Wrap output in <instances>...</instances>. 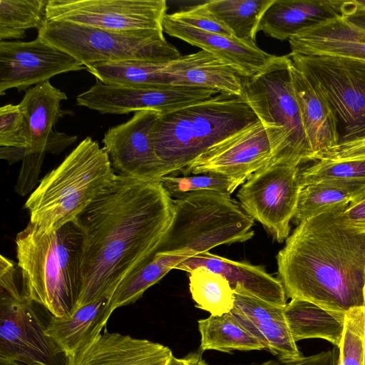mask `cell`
<instances>
[{"instance_id": "obj_1", "label": "cell", "mask_w": 365, "mask_h": 365, "mask_svg": "<svg viewBox=\"0 0 365 365\" xmlns=\"http://www.w3.org/2000/svg\"><path fill=\"white\" fill-rule=\"evenodd\" d=\"M173 214V199L160 181L116 174L73 222L83 235L76 308L113 293L148 260L162 242Z\"/></svg>"}, {"instance_id": "obj_2", "label": "cell", "mask_w": 365, "mask_h": 365, "mask_svg": "<svg viewBox=\"0 0 365 365\" xmlns=\"http://www.w3.org/2000/svg\"><path fill=\"white\" fill-rule=\"evenodd\" d=\"M339 212L299 223L277 254V274L287 297L346 314L365 307V234L343 225Z\"/></svg>"}, {"instance_id": "obj_3", "label": "cell", "mask_w": 365, "mask_h": 365, "mask_svg": "<svg viewBox=\"0 0 365 365\" xmlns=\"http://www.w3.org/2000/svg\"><path fill=\"white\" fill-rule=\"evenodd\" d=\"M26 297L63 317L76 308L81 290L83 235L71 222L43 233L31 222L16 237Z\"/></svg>"}, {"instance_id": "obj_4", "label": "cell", "mask_w": 365, "mask_h": 365, "mask_svg": "<svg viewBox=\"0 0 365 365\" xmlns=\"http://www.w3.org/2000/svg\"><path fill=\"white\" fill-rule=\"evenodd\" d=\"M257 120L242 96L224 93L160 114L153 139L165 175L183 174L207 149Z\"/></svg>"}, {"instance_id": "obj_5", "label": "cell", "mask_w": 365, "mask_h": 365, "mask_svg": "<svg viewBox=\"0 0 365 365\" xmlns=\"http://www.w3.org/2000/svg\"><path fill=\"white\" fill-rule=\"evenodd\" d=\"M115 175L104 148L86 137L29 197V222L43 233L73 222Z\"/></svg>"}, {"instance_id": "obj_6", "label": "cell", "mask_w": 365, "mask_h": 365, "mask_svg": "<svg viewBox=\"0 0 365 365\" xmlns=\"http://www.w3.org/2000/svg\"><path fill=\"white\" fill-rule=\"evenodd\" d=\"M292 63L289 54L274 56L261 71L244 77L242 97L267 133L271 148L267 163L280 161L299 166L313 161L314 153L294 91Z\"/></svg>"}, {"instance_id": "obj_7", "label": "cell", "mask_w": 365, "mask_h": 365, "mask_svg": "<svg viewBox=\"0 0 365 365\" xmlns=\"http://www.w3.org/2000/svg\"><path fill=\"white\" fill-rule=\"evenodd\" d=\"M173 207L172 222L156 252L194 256L221 245L244 242L255 235V220L230 195L190 192L173 199Z\"/></svg>"}, {"instance_id": "obj_8", "label": "cell", "mask_w": 365, "mask_h": 365, "mask_svg": "<svg viewBox=\"0 0 365 365\" xmlns=\"http://www.w3.org/2000/svg\"><path fill=\"white\" fill-rule=\"evenodd\" d=\"M38 36L72 56L85 68L109 62L167 63L181 56L162 30L114 31L46 19Z\"/></svg>"}, {"instance_id": "obj_9", "label": "cell", "mask_w": 365, "mask_h": 365, "mask_svg": "<svg viewBox=\"0 0 365 365\" xmlns=\"http://www.w3.org/2000/svg\"><path fill=\"white\" fill-rule=\"evenodd\" d=\"M289 56L333 111L339 143L365 138V61L292 53Z\"/></svg>"}, {"instance_id": "obj_10", "label": "cell", "mask_w": 365, "mask_h": 365, "mask_svg": "<svg viewBox=\"0 0 365 365\" xmlns=\"http://www.w3.org/2000/svg\"><path fill=\"white\" fill-rule=\"evenodd\" d=\"M51 316L31 299L1 292L0 365H67L68 357L46 334Z\"/></svg>"}, {"instance_id": "obj_11", "label": "cell", "mask_w": 365, "mask_h": 365, "mask_svg": "<svg viewBox=\"0 0 365 365\" xmlns=\"http://www.w3.org/2000/svg\"><path fill=\"white\" fill-rule=\"evenodd\" d=\"M299 172L294 164L267 163L250 175L237 193L245 212L279 243L289 236L302 189Z\"/></svg>"}, {"instance_id": "obj_12", "label": "cell", "mask_w": 365, "mask_h": 365, "mask_svg": "<svg viewBox=\"0 0 365 365\" xmlns=\"http://www.w3.org/2000/svg\"><path fill=\"white\" fill-rule=\"evenodd\" d=\"M165 0H48L46 19L114 31L162 30Z\"/></svg>"}, {"instance_id": "obj_13", "label": "cell", "mask_w": 365, "mask_h": 365, "mask_svg": "<svg viewBox=\"0 0 365 365\" xmlns=\"http://www.w3.org/2000/svg\"><path fill=\"white\" fill-rule=\"evenodd\" d=\"M207 88L165 84L154 86L108 85L97 80L76 97V104L101 114H127L143 110L169 113L218 94Z\"/></svg>"}, {"instance_id": "obj_14", "label": "cell", "mask_w": 365, "mask_h": 365, "mask_svg": "<svg viewBox=\"0 0 365 365\" xmlns=\"http://www.w3.org/2000/svg\"><path fill=\"white\" fill-rule=\"evenodd\" d=\"M159 115L153 110L135 111L130 120L105 133L103 148L118 175L148 181L165 176L153 139Z\"/></svg>"}, {"instance_id": "obj_15", "label": "cell", "mask_w": 365, "mask_h": 365, "mask_svg": "<svg viewBox=\"0 0 365 365\" xmlns=\"http://www.w3.org/2000/svg\"><path fill=\"white\" fill-rule=\"evenodd\" d=\"M85 69L78 60L39 36L31 41H0V95L25 91L52 77Z\"/></svg>"}, {"instance_id": "obj_16", "label": "cell", "mask_w": 365, "mask_h": 365, "mask_svg": "<svg viewBox=\"0 0 365 365\" xmlns=\"http://www.w3.org/2000/svg\"><path fill=\"white\" fill-rule=\"evenodd\" d=\"M270 153L267 133L257 120L207 149L182 175L215 173L242 185L269 161Z\"/></svg>"}, {"instance_id": "obj_17", "label": "cell", "mask_w": 365, "mask_h": 365, "mask_svg": "<svg viewBox=\"0 0 365 365\" xmlns=\"http://www.w3.org/2000/svg\"><path fill=\"white\" fill-rule=\"evenodd\" d=\"M235 304L230 312L237 320L280 362L303 356L298 349L284 309L263 300L240 286L234 289Z\"/></svg>"}, {"instance_id": "obj_18", "label": "cell", "mask_w": 365, "mask_h": 365, "mask_svg": "<svg viewBox=\"0 0 365 365\" xmlns=\"http://www.w3.org/2000/svg\"><path fill=\"white\" fill-rule=\"evenodd\" d=\"M66 94L48 81L28 89L19 104L23 111L29 130L26 155H58L73 144L76 135L55 131L53 126L63 115L60 103Z\"/></svg>"}, {"instance_id": "obj_19", "label": "cell", "mask_w": 365, "mask_h": 365, "mask_svg": "<svg viewBox=\"0 0 365 365\" xmlns=\"http://www.w3.org/2000/svg\"><path fill=\"white\" fill-rule=\"evenodd\" d=\"M173 355L161 344L105 331L69 356L67 365H167Z\"/></svg>"}, {"instance_id": "obj_20", "label": "cell", "mask_w": 365, "mask_h": 365, "mask_svg": "<svg viewBox=\"0 0 365 365\" xmlns=\"http://www.w3.org/2000/svg\"><path fill=\"white\" fill-rule=\"evenodd\" d=\"M163 31L225 61L244 77L261 71L274 56L259 48L255 41L199 30L173 19L169 14L164 17Z\"/></svg>"}, {"instance_id": "obj_21", "label": "cell", "mask_w": 365, "mask_h": 365, "mask_svg": "<svg viewBox=\"0 0 365 365\" xmlns=\"http://www.w3.org/2000/svg\"><path fill=\"white\" fill-rule=\"evenodd\" d=\"M343 0H274L265 11L257 31L279 41L342 17Z\"/></svg>"}, {"instance_id": "obj_22", "label": "cell", "mask_w": 365, "mask_h": 365, "mask_svg": "<svg viewBox=\"0 0 365 365\" xmlns=\"http://www.w3.org/2000/svg\"><path fill=\"white\" fill-rule=\"evenodd\" d=\"M164 73L170 84L242 96L244 76L228 63L202 50L167 63Z\"/></svg>"}, {"instance_id": "obj_23", "label": "cell", "mask_w": 365, "mask_h": 365, "mask_svg": "<svg viewBox=\"0 0 365 365\" xmlns=\"http://www.w3.org/2000/svg\"><path fill=\"white\" fill-rule=\"evenodd\" d=\"M200 267L221 274L232 289L239 285L268 302L281 307L287 304V295L279 279L267 273L260 265L233 261L207 252L188 257L175 269L190 272Z\"/></svg>"}, {"instance_id": "obj_24", "label": "cell", "mask_w": 365, "mask_h": 365, "mask_svg": "<svg viewBox=\"0 0 365 365\" xmlns=\"http://www.w3.org/2000/svg\"><path fill=\"white\" fill-rule=\"evenodd\" d=\"M292 53L329 55L365 61V31L342 17L304 30L289 39Z\"/></svg>"}, {"instance_id": "obj_25", "label": "cell", "mask_w": 365, "mask_h": 365, "mask_svg": "<svg viewBox=\"0 0 365 365\" xmlns=\"http://www.w3.org/2000/svg\"><path fill=\"white\" fill-rule=\"evenodd\" d=\"M290 71L302 122L314 161L317 155L339 143L337 121L325 99L292 63Z\"/></svg>"}, {"instance_id": "obj_26", "label": "cell", "mask_w": 365, "mask_h": 365, "mask_svg": "<svg viewBox=\"0 0 365 365\" xmlns=\"http://www.w3.org/2000/svg\"><path fill=\"white\" fill-rule=\"evenodd\" d=\"M113 293L76 308L71 314L51 316L46 334L68 357L94 340L105 327L115 310L111 304Z\"/></svg>"}, {"instance_id": "obj_27", "label": "cell", "mask_w": 365, "mask_h": 365, "mask_svg": "<svg viewBox=\"0 0 365 365\" xmlns=\"http://www.w3.org/2000/svg\"><path fill=\"white\" fill-rule=\"evenodd\" d=\"M284 313L296 342L319 338L328 341L337 348L340 346L346 314L330 312L297 299L287 303Z\"/></svg>"}, {"instance_id": "obj_28", "label": "cell", "mask_w": 365, "mask_h": 365, "mask_svg": "<svg viewBox=\"0 0 365 365\" xmlns=\"http://www.w3.org/2000/svg\"><path fill=\"white\" fill-rule=\"evenodd\" d=\"M188 252H156L139 268L125 278L111 296L114 309L133 304L167 273L188 257Z\"/></svg>"}, {"instance_id": "obj_29", "label": "cell", "mask_w": 365, "mask_h": 365, "mask_svg": "<svg viewBox=\"0 0 365 365\" xmlns=\"http://www.w3.org/2000/svg\"><path fill=\"white\" fill-rule=\"evenodd\" d=\"M201 351L216 350L230 353L234 350H262L264 346L232 314L210 315L197 322Z\"/></svg>"}, {"instance_id": "obj_30", "label": "cell", "mask_w": 365, "mask_h": 365, "mask_svg": "<svg viewBox=\"0 0 365 365\" xmlns=\"http://www.w3.org/2000/svg\"><path fill=\"white\" fill-rule=\"evenodd\" d=\"M274 0H211L204 6L232 32L234 37L255 41L258 25Z\"/></svg>"}, {"instance_id": "obj_31", "label": "cell", "mask_w": 365, "mask_h": 365, "mask_svg": "<svg viewBox=\"0 0 365 365\" xmlns=\"http://www.w3.org/2000/svg\"><path fill=\"white\" fill-rule=\"evenodd\" d=\"M299 180L302 187L323 182L350 190L358 195L359 201L365 198V158L316 160L300 170Z\"/></svg>"}, {"instance_id": "obj_32", "label": "cell", "mask_w": 365, "mask_h": 365, "mask_svg": "<svg viewBox=\"0 0 365 365\" xmlns=\"http://www.w3.org/2000/svg\"><path fill=\"white\" fill-rule=\"evenodd\" d=\"M189 288L195 306L210 315L221 316L234 307L235 293L228 281L205 267L189 272Z\"/></svg>"}, {"instance_id": "obj_33", "label": "cell", "mask_w": 365, "mask_h": 365, "mask_svg": "<svg viewBox=\"0 0 365 365\" xmlns=\"http://www.w3.org/2000/svg\"><path fill=\"white\" fill-rule=\"evenodd\" d=\"M359 196L353 191L331 184L317 182L302 187L294 219L299 223L327 212L344 211Z\"/></svg>"}, {"instance_id": "obj_34", "label": "cell", "mask_w": 365, "mask_h": 365, "mask_svg": "<svg viewBox=\"0 0 365 365\" xmlns=\"http://www.w3.org/2000/svg\"><path fill=\"white\" fill-rule=\"evenodd\" d=\"M48 1L0 0V41L22 38L28 29H41Z\"/></svg>"}, {"instance_id": "obj_35", "label": "cell", "mask_w": 365, "mask_h": 365, "mask_svg": "<svg viewBox=\"0 0 365 365\" xmlns=\"http://www.w3.org/2000/svg\"><path fill=\"white\" fill-rule=\"evenodd\" d=\"M338 365H365V307L345 314Z\"/></svg>"}, {"instance_id": "obj_36", "label": "cell", "mask_w": 365, "mask_h": 365, "mask_svg": "<svg viewBox=\"0 0 365 365\" xmlns=\"http://www.w3.org/2000/svg\"><path fill=\"white\" fill-rule=\"evenodd\" d=\"M160 182L172 198L200 190H212L231 195L239 185H241L234 179L215 173L182 177L165 175Z\"/></svg>"}, {"instance_id": "obj_37", "label": "cell", "mask_w": 365, "mask_h": 365, "mask_svg": "<svg viewBox=\"0 0 365 365\" xmlns=\"http://www.w3.org/2000/svg\"><path fill=\"white\" fill-rule=\"evenodd\" d=\"M29 130L19 105L7 104L0 108V146L27 148Z\"/></svg>"}, {"instance_id": "obj_38", "label": "cell", "mask_w": 365, "mask_h": 365, "mask_svg": "<svg viewBox=\"0 0 365 365\" xmlns=\"http://www.w3.org/2000/svg\"><path fill=\"white\" fill-rule=\"evenodd\" d=\"M169 16L178 22L199 30L234 37L228 28L210 12L203 4L178 11Z\"/></svg>"}, {"instance_id": "obj_39", "label": "cell", "mask_w": 365, "mask_h": 365, "mask_svg": "<svg viewBox=\"0 0 365 365\" xmlns=\"http://www.w3.org/2000/svg\"><path fill=\"white\" fill-rule=\"evenodd\" d=\"M14 262L6 257H0L1 292L19 301L29 299L26 297L20 269L17 270Z\"/></svg>"}, {"instance_id": "obj_40", "label": "cell", "mask_w": 365, "mask_h": 365, "mask_svg": "<svg viewBox=\"0 0 365 365\" xmlns=\"http://www.w3.org/2000/svg\"><path fill=\"white\" fill-rule=\"evenodd\" d=\"M45 155H27L22 160L15 190L21 196L29 193L36 186Z\"/></svg>"}, {"instance_id": "obj_41", "label": "cell", "mask_w": 365, "mask_h": 365, "mask_svg": "<svg viewBox=\"0 0 365 365\" xmlns=\"http://www.w3.org/2000/svg\"><path fill=\"white\" fill-rule=\"evenodd\" d=\"M365 158V138L340 143L337 145L317 155L318 160H344Z\"/></svg>"}, {"instance_id": "obj_42", "label": "cell", "mask_w": 365, "mask_h": 365, "mask_svg": "<svg viewBox=\"0 0 365 365\" xmlns=\"http://www.w3.org/2000/svg\"><path fill=\"white\" fill-rule=\"evenodd\" d=\"M339 221L346 227L365 234V198L351 203L338 215Z\"/></svg>"}, {"instance_id": "obj_43", "label": "cell", "mask_w": 365, "mask_h": 365, "mask_svg": "<svg viewBox=\"0 0 365 365\" xmlns=\"http://www.w3.org/2000/svg\"><path fill=\"white\" fill-rule=\"evenodd\" d=\"M339 356V349L334 346L327 351L309 356H302L281 363L283 365H338Z\"/></svg>"}, {"instance_id": "obj_44", "label": "cell", "mask_w": 365, "mask_h": 365, "mask_svg": "<svg viewBox=\"0 0 365 365\" xmlns=\"http://www.w3.org/2000/svg\"><path fill=\"white\" fill-rule=\"evenodd\" d=\"M342 19L349 24L365 31V9L356 6L353 1H344Z\"/></svg>"}, {"instance_id": "obj_45", "label": "cell", "mask_w": 365, "mask_h": 365, "mask_svg": "<svg viewBox=\"0 0 365 365\" xmlns=\"http://www.w3.org/2000/svg\"><path fill=\"white\" fill-rule=\"evenodd\" d=\"M26 155V148L0 146V158L6 160L9 165L23 160Z\"/></svg>"}, {"instance_id": "obj_46", "label": "cell", "mask_w": 365, "mask_h": 365, "mask_svg": "<svg viewBox=\"0 0 365 365\" xmlns=\"http://www.w3.org/2000/svg\"><path fill=\"white\" fill-rule=\"evenodd\" d=\"M167 365H207L202 359L201 353H190L182 358H177L173 355Z\"/></svg>"}, {"instance_id": "obj_47", "label": "cell", "mask_w": 365, "mask_h": 365, "mask_svg": "<svg viewBox=\"0 0 365 365\" xmlns=\"http://www.w3.org/2000/svg\"><path fill=\"white\" fill-rule=\"evenodd\" d=\"M353 1L356 6L365 9V0H354Z\"/></svg>"}, {"instance_id": "obj_48", "label": "cell", "mask_w": 365, "mask_h": 365, "mask_svg": "<svg viewBox=\"0 0 365 365\" xmlns=\"http://www.w3.org/2000/svg\"><path fill=\"white\" fill-rule=\"evenodd\" d=\"M260 365H282V364H280L277 363V362L273 361H268L262 363Z\"/></svg>"}]
</instances>
